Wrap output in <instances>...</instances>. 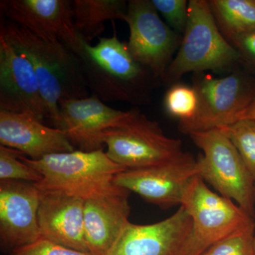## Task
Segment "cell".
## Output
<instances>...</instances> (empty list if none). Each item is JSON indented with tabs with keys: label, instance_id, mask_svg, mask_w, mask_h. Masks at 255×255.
I'll return each instance as SVG.
<instances>
[{
	"label": "cell",
	"instance_id": "3",
	"mask_svg": "<svg viewBox=\"0 0 255 255\" xmlns=\"http://www.w3.org/2000/svg\"><path fill=\"white\" fill-rule=\"evenodd\" d=\"M23 162L41 174L34 184L41 191L60 192L84 200L117 192L121 187L114 184V177L125 170L114 162L104 150L61 152L33 160L19 156Z\"/></svg>",
	"mask_w": 255,
	"mask_h": 255
},
{
	"label": "cell",
	"instance_id": "23",
	"mask_svg": "<svg viewBox=\"0 0 255 255\" xmlns=\"http://www.w3.org/2000/svg\"><path fill=\"white\" fill-rule=\"evenodd\" d=\"M20 151L0 145V180L39 182L41 174L20 159Z\"/></svg>",
	"mask_w": 255,
	"mask_h": 255
},
{
	"label": "cell",
	"instance_id": "8",
	"mask_svg": "<svg viewBox=\"0 0 255 255\" xmlns=\"http://www.w3.org/2000/svg\"><path fill=\"white\" fill-rule=\"evenodd\" d=\"M104 144L108 157L126 169L166 163L187 152L179 139L167 136L157 122L137 109L124 123L105 132Z\"/></svg>",
	"mask_w": 255,
	"mask_h": 255
},
{
	"label": "cell",
	"instance_id": "2",
	"mask_svg": "<svg viewBox=\"0 0 255 255\" xmlns=\"http://www.w3.org/2000/svg\"><path fill=\"white\" fill-rule=\"evenodd\" d=\"M0 35L31 63L54 127L61 101L90 97L80 60L65 44L41 39L9 20L1 25Z\"/></svg>",
	"mask_w": 255,
	"mask_h": 255
},
{
	"label": "cell",
	"instance_id": "15",
	"mask_svg": "<svg viewBox=\"0 0 255 255\" xmlns=\"http://www.w3.org/2000/svg\"><path fill=\"white\" fill-rule=\"evenodd\" d=\"M191 223L182 206L159 222L137 225L129 221L106 255H177L189 236Z\"/></svg>",
	"mask_w": 255,
	"mask_h": 255
},
{
	"label": "cell",
	"instance_id": "7",
	"mask_svg": "<svg viewBox=\"0 0 255 255\" xmlns=\"http://www.w3.org/2000/svg\"><path fill=\"white\" fill-rule=\"evenodd\" d=\"M192 85L199 97L197 113L179 128L188 135L237 122L255 98V78L243 68L221 78L207 73L194 74Z\"/></svg>",
	"mask_w": 255,
	"mask_h": 255
},
{
	"label": "cell",
	"instance_id": "18",
	"mask_svg": "<svg viewBox=\"0 0 255 255\" xmlns=\"http://www.w3.org/2000/svg\"><path fill=\"white\" fill-rule=\"evenodd\" d=\"M129 193L121 188L110 195L85 201V236L90 254L107 255L129 222Z\"/></svg>",
	"mask_w": 255,
	"mask_h": 255
},
{
	"label": "cell",
	"instance_id": "14",
	"mask_svg": "<svg viewBox=\"0 0 255 255\" xmlns=\"http://www.w3.org/2000/svg\"><path fill=\"white\" fill-rule=\"evenodd\" d=\"M42 192L34 183L0 180V239L11 251L41 238L38 211Z\"/></svg>",
	"mask_w": 255,
	"mask_h": 255
},
{
	"label": "cell",
	"instance_id": "19",
	"mask_svg": "<svg viewBox=\"0 0 255 255\" xmlns=\"http://www.w3.org/2000/svg\"><path fill=\"white\" fill-rule=\"evenodd\" d=\"M74 26L80 38L91 44L105 30L107 21H125L128 1L124 0H73Z\"/></svg>",
	"mask_w": 255,
	"mask_h": 255
},
{
	"label": "cell",
	"instance_id": "20",
	"mask_svg": "<svg viewBox=\"0 0 255 255\" xmlns=\"http://www.w3.org/2000/svg\"><path fill=\"white\" fill-rule=\"evenodd\" d=\"M216 24L228 42L255 28V0H209Z\"/></svg>",
	"mask_w": 255,
	"mask_h": 255
},
{
	"label": "cell",
	"instance_id": "27",
	"mask_svg": "<svg viewBox=\"0 0 255 255\" xmlns=\"http://www.w3.org/2000/svg\"><path fill=\"white\" fill-rule=\"evenodd\" d=\"M9 255H92L65 248L52 242L40 238L39 240L11 251Z\"/></svg>",
	"mask_w": 255,
	"mask_h": 255
},
{
	"label": "cell",
	"instance_id": "9",
	"mask_svg": "<svg viewBox=\"0 0 255 255\" xmlns=\"http://www.w3.org/2000/svg\"><path fill=\"white\" fill-rule=\"evenodd\" d=\"M159 14L150 0H129L124 21L130 31L127 44L130 54L157 80L164 82L182 36Z\"/></svg>",
	"mask_w": 255,
	"mask_h": 255
},
{
	"label": "cell",
	"instance_id": "4",
	"mask_svg": "<svg viewBox=\"0 0 255 255\" xmlns=\"http://www.w3.org/2000/svg\"><path fill=\"white\" fill-rule=\"evenodd\" d=\"M241 68L240 55L220 31L209 1H189L187 28L164 83L172 85L188 73L229 74Z\"/></svg>",
	"mask_w": 255,
	"mask_h": 255
},
{
	"label": "cell",
	"instance_id": "29",
	"mask_svg": "<svg viewBox=\"0 0 255 255\" xmlns=\"http://www.w3.org/2000/svg\"><path fill=\"white\" fill-rule=\"evenodd\" d=\"M254 248H255V236H254Z\"/></svg>",
	"mask_w": 255,
	"mask_h": 255
},
{
	"label": "cell",
	"instance_id": "5",
	"mask_svg": "<svg viewBox=\"0 0 255 255\" xmlns=\"http://www.w3.org/2000/svg\"><path fill=\"white\" fill-rule=\"evenodd\" d=\"M181 206L192 223L177 255H202L219 242L255 227L254 218L234 201L211 191L199 175L189 183Z\"/></svg>",
	"mask_w": 255,
	"mask_h": 255
},
{
	"label": "cell",
	"instance_id": "24",
	"mask_svg": "<svg viewBox=\"0 0 255 255\" xmlns=\"http://www.w3.org/2000/svg\"><path fill=\"white\" fill-rule=\"evenodd\" d=\"M255 228L226 238L207 250L202 255H255Z\"/></svg>",
	"mask_w": 255,
	"mask_h": 255
},
{
	"label": "cell",
	"instance_id": "17",
	"mask_svg": "<svg viewBox=\"0 0 255 255\" xmlns=\"http://www.w3.org/2000/svg\"><path fill=\"white\" fill-rule=\"evenodd\" d=\"M38 223L42 239L89 253L85 236V200L60 192L41 191Z\"/></svg>",
	"mask_w": 255,
	"mask_h": 255
},
{
	"label": "cell",
	"instance_id": "22",
	"mask_svg": "<svg viewBox=\"0 0 255 255\" xmlns=\"http://www.w3.org/2000/svg\"><path fill=\"white\" fill-rule=\"evenodd\" d=\"M219 130L236 147L255 182V120L240 119Z\"/></svg>",
	"mask_w": 255,
	"mask_h": 255
},
{
	"label": "cell",
	"instance_id": "11",
	"mask_svg": "<svg viewBox=\"0 0 255 255\" xmlns=\"http://www.w3.org/2000/svg\"><path fill=\"white\" fill-rule=\"evenodd\" d=\"M106 105L95 95L79 100L61 101L55 128L63 130L72 145L79 150H103L104 135L108 129L120 125L133 114Z\"/></svg>",
	"mask_w": 255,
	"mask_h": 255
},
{
	"label": "cell",
	"instance_id": "30",
	"mask_svg": "<svg viewBox=\"0 0 255 255\" xmlns=\"http://www.w3.org/2000/svg\"></svg>",
	"mask_w": 255,
	"mask_h": 255
},
{
	"label": "cell",
	"instance_id": "28",
	"mask_svg": "<svg viewBox=\"0 0 255 255\" xmlns=\"http://www.w3.org/2000/svg\"><path fill=\"white\" fill-rule=\"evenodd\" d=\"M254 119L255 120V98L251 105L247 108V110L243 112L241 117H240V119Z\"/></svg>",
	"mask_w": 255,
	"mask_h": 255
},
{
	"label": "cell",
	"instance_id": "25",
	"mask_svg": "<svg viewBox=\"0 0 255 255\" xmlns=\"http://www.w3.org/2000/svg\"><path fill=\"white\" fill-rule=\"evenodd\" d=\"M152 2L169 26L182 36L187 28L189 18V1L152 0Z\"/></svg>",
	"mask_w": 255,
	"mask_h": 255
},
{
	"label": "cell",
	"instance_id": "6",
	"mask_svg": "<svg viewBox=\"0 0 255 255\" xmlns=\"http://www.w3.org/2000/svg\"><path fill=\"white\" fill-rule=\"evenodd\" d=\"M189 137L203 152L197 159L199 175L255 219V179L231 140L219 129Z\"/></svg>",
	"mask_w": 255,
	"mask_h": 255
},
{
	"label": "cell",
	"instance_id": "10",
	"mask_svg": "<svg viewBox=\"0 0 255 255\" xmlns=\"http://www.w3.org/2000/svg\"><path fill=\"white\" fill-rule=\"evenodd\" d=\"M199 174L197 159L187 152L182 157L166 163L125 169L114 177V184L167 209L181 206L188 185Z\"/></svg>",
	"mask_w": 255,
	"mask_h": 255
},
{
	"label": "cell",
	"instance_id": "13",
	"mask_svg": "<svg viewBox=\"0 0 255 255\" xmlns=\"http://www.w3.org/2000/svg\"><path fill=\"white\" fill-rule=\"evenodd\" d=\"M0 110L27 114L43 122L48 111L29 60L0 35Z\"/></svg>",
	"mask_w": 255,
	"mask_h": 255
},
{
	"label": "cell",
	"instance_id": "16",
	"mask_svg": "<svg viewBox=\"0 0 255 255\" xmlns=\"http://www.w3.org/2000/svg\"><path fill=\"white\" fill-rule=\"evenodd\" d=\"M0 143L38 160L47 155L73 152L63 130L47 127L34 116L0 110Z\"/></svg>",
	"mask_w": 255,
	"mask_h": 255
},
{
	"label": "cell",
	"instance_id": "1",
	"mask_svg": "<svg viewBox=\"0 0 255 255\" xmlns=\"http://www.w3.org/2000/svg\"><path fill=\"white\" fill-rule=\"evenodd\" d=\"M75 53L89 91L102 102L147 105L160 82L134 59L127 43L116 34L100 38L95 46L81 39Z\"/></svg>",
	"mask_w": 255,
	"mask_h": 255
},
{
	"label": "cell",
	"instance_id": "21",
	"mask_svg": "<svg viewBox=\"0 0 255 255\" xmlns=\"http://www.w3.org/2000/svg\"><path fill=\"white\" fill-rule=\"evenodd\" d=\"M163 107L169 117L178 121L179 128L194 119L199 107V97L194 87L179 82L171 85L164 97Z\"/></svg>",
	"mask_w": 255,
	"mask_h": 255
},
{
	"label": "cell",
	"instance_id": "12",
	"mask_svg": "<svg viewBox=\"0 0 255 255\" xmlns=\"http://www.w3.org/2000/svg\"><path fill=\"white\" fill-rule=\"evenodd\" d=\"M71 1L68 0H2L1 13L35 36L60 42L74 53L81 43L74 26Z\"/></svg>",
	"mask_w": 255,
	"mask_h": 255
},
{
	"label": "cell",
	"instance_id": "26",
	"mask_svg": "<svg viewBox=\"0 0 255 255\" xmlns=\"http://www.w3.org/2000/svg\"><path fill=\"white\" fill-rule=\"evenodd\" d=\"M229 43L237 50L242 68L255 78V28L238 35Z\"/></svg>",
	"mask_w": 255,
	"mask_h": 255
}]
</instances>
